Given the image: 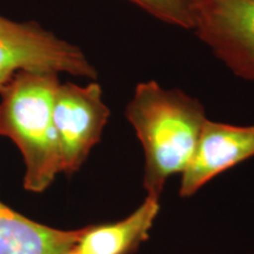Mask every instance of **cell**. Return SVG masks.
I'll return each mask as SVG.
<instances>
[{"mask_svg":"<svg viewBox=\"0 0 254 254\" xmlns=\"http://www.w3.org/2000/svg\"><path fill=\"white\" fill-rule=\"evenodd\" d=\"M144 11L174 26L193 30L194 0H129Z\"/></svg>","mask_w":254,"mask_h":254,"instance_id":"cell-9","label":"cell"},{"mask_svg":"<svg viewBox=\"0 0 254 254\" xmlns=\"http://www.w3.org/2000/svg\"><path fill=\"white\" fill-rule=\"evenodd\" d=\"M82 232L84 227L66 231L39 224L0 201V254H65Z\"/></svg>","mask_w":254,"mask_h":254,"instance_id":"cell-7","label":"cell"},{"mask_svg":"<svg viewBox=\"0 0 254 254\" xmlns=\"http://www.w3.org/2000/svg\"><path fill=\"white\" fill-rule=\"evenodd\" d=\"M110 114L98 82L84 86L60 82L53 103V124L63 173L71 176L80 170L100 141Z\"/></svg>","mask_w":254,"mask_h":254,"instance_id":"cell-4","label":"cell"},{"mask_svg":"<svg viewBox=\"0 0 254 254\" xmlns=\"http://www.w3.org/2000/svg\"><path fill=\"white\" fill-rule=\"evenodd\" d=\"M160 211V199L146 195L142 204L113 224L85 226L77 249L82 254H133L148 238Z\"/></svg>","mask_w":254,"mask_h":254,"instance_id":"cell-8","label":"cell"},{"mask_svg":"<svg viewBox=\"0 0 254 254\" xmlns=\"http://www.w3.org/2000/svg\"><path fill=\"white\" fill-rule=\"evenodd\" d=\"M125 117L144 151L146 195L160 199L168 178L182 174L193 157L207 122L204 106L185 92L150 80L136 85Z\"/></svg>","mask_w":254,"mask_h":254,"instance_id":"cell-1","label":"cell"},{"mask_svg":"<svg viewBox=\"0 0 254 254\" xmlns=\"http://www.w3.org/2000/svg\"><path fill=\"white\" fill-rule=\"evenodd\" d=\"M57 74L19 72L0 90V135L12 139L23 154L24 187L41 193L60 171L53 103Z\"/></svg>","mask_w":254,"mask_h":254,"instance_id":"cell-2","label":"cell"},{"mask_svg":"<svg viewBox=\"0 0 254 254\" xmlns=\"http://www.w3.org/2000/svg\"><path fill=\"white\" fill-rule=\"evenodd\" d=\"M193 30L233 74L254 81V0H194Z\"/></svg>","mask_w":254,"mask_h":254,"instance_id":"cell-5","label":"cell"},{"mask_svg":"<svg viewBox=\"0 0 254 254\" xmlns=\"http://www.w3.org/2000/svg\"><path fill=\"white\" fill-rule=\"evenodd\" d=\"M19 72L98 77L80 47L33 21L19 23L0 15V90Z\"/></svg>","mask_w":254,"mask_h":254,"instance_id":"cell-3","label":"cell"},{"mask_svg":"<svg viewBox=\"0 0 254 254\" xmlns=\"http://www.w3.org/2000/svg\"><path fill=\"white\" fill-rule=\"evenodd\" d=\"M254 157V126H237L208 120L198 145L182 173L179 194H195L214 177Z\"/></svg>","mask_w":254,"mask_h":254,"instance_id":"cell-6","label":"cell"},{"mask_svg":"<svg viewBox=\"0 0 254 254\" xmlns=\"http://www.w3.org/2000/svg\"><path fill=\"white\" fill-rule=\"evenodd\" d=\"M65 254H82V253L77 249V246H74L72 250H69L68 252L65 253Z\"/></svg>","mask_w":254,"mask_h":254,"instance_id":"cell-10","label":"cell"}]
</instances>
